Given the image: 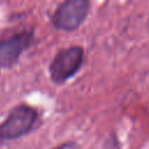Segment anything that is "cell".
Returning <instances> with one entry per match:
<instances>
[{
	"mask_svg": "<svg viewBox=\"0 0 149 149\" xmlns=\"http://www.w3.org/2000/svg\"><path fill=\"white\" fill-rule=\"evenodd\" d=\"M33 41V30H23L0 40V70L9 69L15 65L22 54L30 48Z\"/></svg>",
	"mask_w": 149,
	"mask_h": 149,
	"instance_id": "4",
	"label": "cell"
},
{
	"mask_svg": "<svg viewBox=\"0 0 149 149\" xmlns=\"http://www.w3.org/2000/svg\"><path fill=\"white\" fill-rule=\"evenodd\" d=\"M88 10V0H64L55 10L52 23L59 30L73 31L85 21Z\"/></svg>",
	"mask_w": 149,
	"mask_h": 149,
	"instance_id": "3",
	"label": "cell"
},
{
	"mask_svg": "<svg viewBox=\"0 0 149 149\" xmlns=\"http://www.w3.org/2000/svg\"><path fill=\"white\" fill-rule=\"evenodd\" d=\"M84 63V49L72 45L61 49L49 65L50 79L55 84H64L76 76Z\"/></svg>",
	"mask_w": 149,
	"mask_h": 149,
	"instance_id": "2",
	"label": "cell"
},
{
	"mask_svg": "<svg viewBox=\"0 0 149 149\" xmlns=\"http://www.w3.org/2000/svg\"><path fill=\"white\" fill-rule=\"evenodd\" d=\"M52 149H79V148H78V144L76 142L66 141V142H63V143L54 147Z\"/></svg>",
	"mask_w": 149,
	"mask_h": 149,
	"instance_id": "5",
	"label": "cell"
},
{
	"mask_svg": "<svg viewBox=\"0 0 149 149\" xmlns=\"http://www.w3.org/2000/svg\"><path fill=\"white\" fill-rule=\"evenodd\" d=\"M38 120V112L35 107L21 102L14 106L3 121L0 123V140H17L29 134Z\"/></svg>",
	"mask_w": 149,
	"mask_h": 149,
	"instance_id": "1",
	"label": "cell"
}]
</instances>
